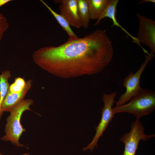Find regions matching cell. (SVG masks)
Instances as JSON below:
<instances>
[{"label": "cell", "instance_id": "3957f363", "mask_svg": "<svg viewBox=\"0 0 155 155\" xmlns=\"http://www.w3.org/2000/svg\"><path fill=\"white\" fill-rule=\"evenodd\" d=\"M128 103L113 108L116 113L127 112L134 115L136 119L150 114L155 108V92L148 89H142Z\"/></svg>", "mask_w": 155, "mask_h": 155}, {"label": "cell", "instance_id": "8992f818", "mask_svg": "<svg viewBox=\"0 0 155 155\" xmlns=\"http://www.w3.org/2000/svg\"><path fill=\"white\" fill-rule=\"evenodd\" d=\"M130 131L125 133L119 139L125 145L123 155H135L140 140L144 141L155 137L154 134L147 135L144 132V127L139 119H136L131 124Z\"/></svg>", "mask_w": 155, "mask_h": 155}, {"label": "cell", "instance_id": "9c48e42d", "mask_svg": "<svg viewBox=\"0 0 155 155\" xmlns=\"http://www.w3.org/2000/svg\"><path fill=\"white\" fill-rule=\"evenodd\" d=\"M119 0H109V1L106 8L102 13L99 18L94 25L96 26L99 24L101 21L105 18H108L111 19L113 22L112 26H116L120 28L123 32L125 33L133 39V42L138 45L142 49L144 52L146 51L141 46L137 37H135L131 35L123 28L118 22L116 18V7Z\"/></svg>", "mask_w": 155, "mask_h": 155}, {"label": "cell", "instance_id": "7c38bea8", "mask_svg": "<svg viewBox=\"0 0 155 155\" xmlns=\"http://www.w3.org/2000/svg\"><path fill=\"white\" fill-rule=\"evenodd\" d=\"M11 77V73L8 70L2 71L0 75V119L4 112L2 110V105L9 86L8 80Z\"/></svg>", "mask_w": 155, "mask_h": 155}, {"label": "cell", "instance_id": "5bb4252c", "mask_svg": "<svg viewBox=\"0 0 155 155\" xmlns=\"http://www.w3.org/2000/svg\"><path fill=\"white\" fill-rule=\"evenodd\" d=\"M78 15L82 27L87 28L90 20L87 0H77Z\"/></svg>", "mask_w": 155, "mask_h": 155}, {"label": "cell", "instance_id": "2e32d148", "mask_svg": "<svg viewBox=\"0 0 155 155\" xmlns=\"http://www.w3.org/2000/svg\"><path fill=\"white\" fill-rule=\"evenodd\" d=\"M9 27L8 20L4 15L0 12V41L2 39L4 33Z\"/></svg>", "mask_w": 155, "mask_h": 155}, {"label": "cell", "instance_id": "9a60e30c", "mask_svg": "<svg viewBox=\"0 0 155 155\" xmlns=\"http://www.w3.org/2000/svg\"><path fill=\"white\" fill-rule=\"evenodd\" d=\"M26 82L20 77L16 78L14 82L9 85L7 92L9 93H19L24 88Z\"/></svg>", "mask_w": 155, "mask_h": 155}, {"label": "cell", "instance_id": "d6986e66", "mask_svg": "<svg viewBox=\"0 0 155 155\" xmlns=\"http://www.w3.org/2000/svg\"><path fill=\"white\" fill-rule=\"evenodd\" d=\"M20 155H31L29 153H24Z\"/></svg>", "mask_w": 155, "mask_h": 155}, {"label": "cell", "instance_id": "7a4b0ae2", "mask_svg": "<svg viewBox=\"0 0 155 155\" xmlns=\"http://www.w3.org/2000/svg\"><path fill=\"white\" fill-rule=\"evenodd\" d=\"M34 101L31 99L23 100L13 108L9 112L10 115L6 118L5 129V135L0 139L4 141H9L15 146H24L20 144L19 140L23 132L26 131L21 123V119L23 113L27 110L31 111L30 108Z\"/></svg>", "mask_w": 155, "mask_h": 155}, {"label": "cell", "instance_id": "4fadbf2b", "mask_svg": "<svg viewBox=\"0 0 155 155\" xmlns=\"http://www.w3.org/2000/svg\"><path fill=\"white\" fill-rule=\"evenodd\" d=\"M40 1L50 11L63 30L66 32L69 36V38L74 39L78 37L71 29L67 21L63 16L54 11L45 2L42 0Z\"/></svg>", "mask_w": 155, "mask_h": 155}, {"label": "cell", "instance_id": "e0dca14e", "mask_svg": "<svg viewBox=\"0 0 155 155\" xmlns=\"http://www.w3.org/2000/svg\"><path fill=\"white\" fill-rule=\"evenodd\" d=\"M12 1L11 0H0V7Z\"/></svg>", "mask_w": 155, "mask_h": 155}, {"label": "cell", "instance_id": "ba28073f", "mask_svg": "<svg viewBox=\"0 0 155 155\" xmlns=\"http://www.w3.org/2000/svg\"><path fill=\"white\" fill-rule=\"evenodd\" d=\"M54 1L59 4L61 15L70 26L77 28L82 27L78 14L77 0H56Z\"/></svg>", "mask_w": 155, "mask_h": 155}, {"label": "cell", "instance_id": "52a82bcc", "mask_svg": "<svg viewBox=\"0 0 155 155\" xmlns=\"http://www.w3.org/2000/svg\"><path fill=\"white\" fill-rule=\"evenodd\" d=\"M139 26L137 37L139 42L147 46L154 54L155 53V22L138 13L136 14Z\"/></svg>", "mask_w": 155, "mask_h": 155}, {"label": "cell", "instance_id": "ffe728a7", "mask_svg": "<svg viewBox=\"0 0 155 155\" xmlns=\"http://www.w3.org/2000/svg\"><path fill=\"white\" fill-rule=\"evenodd\" d=\"M0 155H4L3 154H2L1 153L0 151Z\"/></svg>", "mask_w": 155, "mask_h": 155}, {"label": "cell", "instance_id": "8fae6325", "mask_svg": "<svg viewBox=\"0 0 155 155\" xmlns=\"http://www.w3.org/2000/svg\"><path fill=\"white\" fill-rule=\"evenodd\" d=\"M90 19L97 20L107 5L109 0H87Z\"/></svg>", "mask_w": 155, "mask_h": 155}, {"label": "cell", "instance_id": "5b68a950", "mask_svg": "<svg viewBox=\"0 0 155 155\" xmlns=\"http://www.w3.org/2000/svg\"><path fill=\"white\" fill-rule=\"evenodd\" d=\"M117 94L115 92L110 94L104 93L102 100L104 106L101 108V117L98 125L95 127V134L92 142L85 148L82 150L85 151L90 150L91 152L95 148L97 147V143L100 137L106 129L109 123L115 117V114L113 112L112 106L115 102V99Z\"/></svg>", "mask_w": 155, "mask_h": 155}, {"label": "cell", "instance_id": "30bf717a", "mask_svg": "<svg viewBox=\"0 0 155 155\" xmlns=\"http://www.w3.org/2000/svg\"><path fill=\"white\" fill-rule=\"evenodd\" d=\"M32 80H28L26 82V85L24 89L19 93L7 92L2 104L3 111L9 112L13 108L24 100L32 86Z\"/></svg>", "mask_w": 155, "mask_h": 155}, {"label": "cell", "instance_id": "ac0fdd59", "mask_svg": "<svg viewBox=\"0 0 155 155\" xmlns=\"http://www.w3.org/2000/svg\"><path fill=\"white\" fill-rule=\"evenodd\" d=\"M143 3H155V0H143L140 1L137 3L138 4H141Z\"/></svg>", "mask_w": 155, "mask_h": 155}, {"label": "cell", "instance_id": "6da1fadb", "mask_svg": "<svg viewBox=\"0 0 155 155\" xmlns=\"http://www.w3.org/2000/svg\"><path fill=\"white\" fill-rule=\"evenodd\" d=\"M113 53L112 42L106 32L97 29L83 37L69 38L58 46L41 48L32 57L43 70L68 79L101 72L110 63Z\"/></svg>", "mask_w": 155, "mask_h": 155}, {"label": "cell", "instance_id": "277c9868", "mask_svg": "<svg viewBox=\"0 0 155 155\" xmlns=\"http://www.w3.org/2000/svg\"><path fill=\"white\" fill-rule=\"evenodd\" d=\"M154 56V53L151 52L136 72L134 73L130 72L124 79L123 85L126 90L124 93L121 94L118 100L115 102L116 106L125 104L140 92L142 89L140 85L141 76L147 64Z\"/></svg>", "mask_w": 155, "mask_h": 155}]
</instances>
